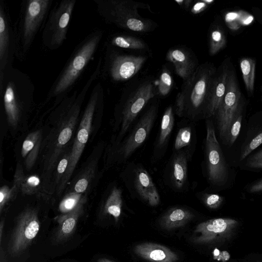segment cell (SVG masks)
<instances>
[{"label": "cell", "instance_id": "cell-1", "mask_svg": "<svg viewBox=\"0 0 262 262\" xmlns=\"http://www.w3.org/2000/svg\"><path fill=\"white\" fill-rule=\"evenodd\" d=\"M217 68L209 62L200 64L193 75L183 81L177 95L174 114L192 122L206 119L213 80Z\"/></svg>", "mask_w": 262, "mask_h": 262}, {"label": "cell", "instance_id": "cell-2", "mask_svg": "<svg viewBox=\"0 0 262 262\" xmlns=\"http://www.w3.org/2000/svg\"><path fill=\"white\" fill-rule=\"evenodd\" d=\"M157 95L156 84L151 77L134 81L125 88L115 107L114 129L117 133L112 138L110 149L120 143L133 127L139 113Z\"/></svg>", "mask_w": 262, "mask_h": 262}, {"label": "cell", "instance_id": "cell-3", "mask_svg": "<svg viewBox=\"0 0 262 262\" xmlns=\"http://www.w3.org/2000/svg\"><path fill=\"white\" fill-rule=\"evenodd\" d=\"M34 84L26 73L13 66L0 74V98L6 120L16 127L33 104Z\"/></svg>", "mask_w": 262, "mask_h": 262}, {"label": "cell", "instance_id": "cell-4", "mask_svg": "<svg viewBox=\"0 0 262 262\" xmlns=\"http://www.w3.org/2000/svg\"><path fill=\"white\" fill-rule=\"evenodd\" d=\"M101 30L89 33L75 48L49 89L45 103L54 101V107L68 96L97 51L103 36Z\"/></svg>", "mask_w": 262, "mask_h": 262}, {"label": "cell", "instance_id": "cell-5", "mask_svg": "<svg viewBox=\"0 0 262 262\" xmlns=\"http://www.w3.org/2000/svg\"><path fill=\"white\" fill-rule=\"evenodd\" d=\"M53 0H24L17 20L14 23L16 57L25 59L39 31L42 29L51 10Z\"/></svg>", "mask_w": 262, "mask_h": 262}, {"label": "cell", "instance_id": "cell-6", "mask_svg": "<svg viewBox=\"0 0 262 262\" xmlns=\"http://www.w3.org/2000/svg\"><path fill=\"white\" fill-rule=\"evenodd\" d=\"M100 17L106 23L125 30L139 33L153 31L157 26L153 20L143 17L138 12L149 6L132 0H93Z\"/></svg>", "mask_w": 262, "mask_h": 262}, {"label": "cell", "instance_id": "cell-7", "mask_svg": "<svg viewBox=\"0 0 262 262\" xmlns=\"http://www.w3.org/2000/svg\"><path fill=\"white\" fill-rule=\"evenodd\" d=\"M104 104V90L100 82L92 88L90 97L81 119L77 134L71 150L66 173L58 185L57 191L62 192L70 179L88 142L92 123L96 115L102 114Z\"/></svg>", "mask_w": 262, "mask_h": 262}, {"label": "cell", "instance_id": "cell-8", "mask_svg": "<svg viewBox=\"0 0 262 262\" xmlns=\"http://www.w3.org/2000/svg\"><path fill=\"white\" fill-rule=\"evenodd\" d=\"M156 97L124 139L116 146L110 149L108 163H125L141 146L148 137L154 125L159 111V101Z\"/></svg>", "mask_w": 262, "mask_h": 262}, {"label": "cell", "instance_id": "cell-9", "mask_svg": "<svg viewBox=\"0 0 262 262\" xmlns=\"http://www.w3.org/2000/svg\"><path fill=\"white\" fill-rule=\"evenodd\" d=\"M76 2V0H63L51 9L41 35L42 43L48 49H58L66 40Z\"/></svg>", "mask_w": 262, "mask_h": 262}, {"label": "cell", "instance_id": "cell-10", "mask_svg": "<svg viewBox=\"0 0 262 262\" xmlns=\"http://www.w3.org/2000/svg\"><path fill=\"white\" fill-rule=\"evenodd\" d=\"M245 99L235 70L230 68L225 96L214 116L220 137L227 141L231 125L235 117L243 113Z\"/></svg>", "mask_w": 262, "mask_h": 262}, {"label": "cell", "instance_id": "cell-11", "mask_svg": "<svg viewBox=\"0 0 262 262\" xmlns=\"http://www.w3.org/2000/svg\"><path fill=\"white\" fill-rule=\"evenodd\" d=\"M147 58L146 56L122 54L107 45L100 76L114 82L127 81L137 74Z\"/></svg>", "mask_w": 262, "mask_h": 262}, {"label": "cell", "instance_id": "cell-12", "mask_svg": "<svg viewBox=\"0 0 262 262\" xmlns=\"http://www.w3.org/2000/svg\"><path fill=\"white\" fill-rule=\"evenodd\" d=\"M130 195L151 207L160 203V195L149 173L141 163H130L121 173Z\"/></svg>", "mask_w": 262, "mask_h": 262}, {"label": "cell", "instance_id": "cell-13", "mask_svg": "<svg viewBox=\"0 0 262 262\" xmlns=\"http://www.w3.org/2000/svg\"><path fill=\"white\" fill-rule=\"evenodd\" d=\"M205 122L206 136L204 142V155L207 178L211 185L221 186L227 181V165L216 137L213 121L211 118H208Z\"/></svg>", "mask_w": 262, "mask_h": 262}, {"label": "cell", "instance_id": "cell-14", "mask_svg": "<svg viewBox=\"0 0 262 262\" xmlns=\"http://www.w3.org/2000/svg\"><path fill=\"white\" fill-rule=\"evenodd\" d=\"M40 227L37 211L27 208L18 216L9 244V251L16 255L30 245Z\"/></svg>", "mask_w": 262, "mask_h": 262}, {"label": "cell", "instance_id": "cell-15", "mask_svg": "<svg viewBox=\"0 0 262 262\" xmlns=\"http://www.w3.org/2000/svg\"><path fill=\"white\" fill-rule=\"evenodd\" d=\"M16 57V39L14 23L8 6L0 0V74L13 66Z\"/></svg>", "mask_w": 262, "mask_h": 262}, {"label": "cell", "instance_id": "cell-16", "mask_svg": "<svg viewBox=\"0 0 262 262\" xmlns=\"http://www.w3.org/2000/svg\"><path fill=\"white\" fill-rule=\"evenodd\" d=\"M192 157L184 150L174 151L166 165L165 180L174 191L182 192L188 187V164Z\"/></svg>", "mask_w": 262, "mask_h": 262}, {"label": "cell", "instance_id": "cell-17", "mask_svg": "<svg viewBox=\"0 0 262 262\" xmlns=\"http://www.w3.org/2000/svg\"><path fill=\"white\" fill-rule=\"evenodd\" d=\"M238 224L230 218H217L201 223L194 230L195 242L209 243L225 238L229 236Z\"/></svg>", "mask_w": 262, "mask_h": 262}, {"label": "cell", "instance_id": "cell-18", "mask_svg": "<svg viewBox=\"0 0 262 262\" xmlns=\"http://www.w3.org/2000/svg\"><path fill=\"white\" fill-rule=\"evenodd\" d=\"M166 59L172 64L176 74L183 81L189 79L199 66L194 54L189 49L181 47L169 49Z\"/></svg>", "mask_w": 262, "mask_h": 262}, {"label": "cell", "instance_id": "cell-19", "mask_svg": "<svg viewBox=\"0 0 262 262\" xmlns=\"http://www.w3.org/2000/svg\"><path fill=\"white\" fill-rule=\"evenodd\" d=\"M230 63V61L225 60L217 68L212 84L205 119L213 117L225 96L231 68Z\"/></svg>", "mask_w": 262, "mask_h": 262}, {"label": "cell", "instance_id": "cell-20", "mask_svg": "<svg viewBox=\"0 0 262 262\" xmlns=\"http://www.w3.org/2000/svg\"><path fill=\"white\" fill-rule=\"evenodd\" d=\"M174 112L172 105H169L163 114L158 136L156 138L152 159L160 160L164 156L168 147L174 124Z\"/></svg>", "mask_w": 262, "mask_h": 262}, {"label": "cell", "instance_id": "cell-21", "mask_svg": "<svg viewBox=\"0 0 262 262\" xmlns=\"http://www.w3.org/2000/svg\"><path fill=\"white\" fill-rule=\"evenodd\" d=\"M137 255L150 262H176L177 255L167 247L151 243H144L136 246Z\"/></svg>", "mask_w": 262, "mask_h": 262}, {"label": "cell", "instance_id": "cell-22", "mask_svg": "<svg viewBox=\"0 0 262 262\" xmlns=\"http://www.w3.org/2000/svg\"><path fill=\"white\" fill-rule=\"evenodd\" d=\"M178 130L172 151L184 150L192 156L196 144V134L193 122L187 119Z\"/></svg>", "mask_w": 262, "mask_h": 262}, {"label": "cell", "instance_id": "cell-23", "mask_svg": "<svg viewBox=\"0 0 262 262\" xmlns=\"http://www.w3.org/2000/svg\"><path fill=\"white\" fill-rule=\"evenodd\" d=\"M86 198L83 196L78 206L72 211L62 214L56 217V221L59 224L57 233V238L59 240L65 239L74 232L78 220L83 212L84 205Z\"/></svg>", "mask_w": 262, "mask_h": 262}, {"label": "cell", "instance_id": "cell-24", "mask_svg": "<svg viewBox=\"0 0 262 262\" xmlns=\"http://www.w3.org/2000/svg\"><path fill=\"white\" fill-rule=\"evenodd\" d=\"M194 216L193 213L187 208L173 207L162 215L161 222L163 227L172 229L184 225Z\"/></svg>", "mask_w": 262, "mask_h": 262}, {"label": "cell", "instance_id": "cell-25", "mask_svg": "<svg viewBox=\"0 0 262 262\" xmlns=\"http://www.w3.org/2000/svg\"><path fill=\"white\" fill-rule=\"evenodd\" d=\"M123 205V190L117 185L115 184L110 189L105 199L104 212L112 216L117 221L120 217Z\"/></svg>", "mask_w": 262, "mask_h": 262}, {"label": "cell", "instance_id": "cell-26", "mask_svg": "<svg viewBox=\"0 0 262 262\" xmlns=\"http://www.w3.org/2000/svg\"><path fill=\"white\" fill-rule=\"evenodd\" d=\"M227 43V35L224 28L214 22L208 32V51L213 56L224 49Z\"/></svg>", "mask_w": 262, "mask_h": 262}, {"label": "cell", "instance_id": "cell-27", "mask_svg": "<svg viewBox=\"0 0 262 262\" xmlns=\"http://www.w3.org/2000/svg\"><path fill=\"white\" fill-rule=\"evenodd\" d=\"M41 144V133L36 130L29 134L25 139L21 150L22 157L25 158L27 167L29 168L34 162Z\"/></svg>", "mask_w": 262, "mask_h": 262}, {"label": "cell", "instance_id": "cell-28", "mask_svg": "<svg viewBox=\"0 0 262 262\" xmlns=\"http://www.w3.org/2000/svg\"><path fill=\"white\" fill-rule=\"evenodd\" d=\"M107 45L124 49H148L147 43L143 40L135 36L124 34H115L112 36Z\"/></svg>", "mask_w": 262, "mask_h": 262}, {"label": "cell", "instance_id": "cell-29", "mask_svg": "<svg viewBox=\"0 0 262 262\" xmlns=\"http://www.w3.org/2000/svg\"><path fill=\"white\" fill-rule=\"evenodd\" d=\"M245 88L249 96L253 95L254 89L255 60L251 57L242 58L239 61Z\"/></svg>", "mask_w": 262, "mask_h": 262}, {"label": "cell", "instance_id": "cell-30", "mask_svg": "<svg viewBox=\"0 0 262 262\" xmlns=\"http://www.w3.org/2000/svg\"><path fill=\"white\" fill-rule=\"evenodd\" d=\"M174 84V81L170 71L163 67L160 74L156 85L158 95L165 97L170 92Z\"/></svg>", "mask_w": 262, "mask_h": 262}, {"label": "cell", "instance_id": "cell-31", "mask_svg": "<svg viewBox=\"0 0 262 262\" xmlns=\"http://www.w3.org/2000/svg\"><path fill=\"white\" fill-rule=\"evenodd\" d=\"M83 197L82 193L75 191L67 194L59 204V211L62 214L72 211L78 206Z\"/></svg>", "mask_w": 262, "mask_h": 262}, {"label": "cell", "instance_id": "cell-32", "mask_svg": "<svg viewBox=\"0 0 262 262\" xmlns=\"http://www.w3.org/2000/svg\"><path fill=\"white\" fill-rule=\"evenodd\" d=\"M40 183V179L37 176H24L20 189L24 194H33L38 190Z\"/></svg>", "mask_w": 262, "mask_h": 262}, {"label": "cell", "instance_id": "cell-33", "mask_svg": "<svg viewBox=\"0 0 262 262\" xmlns=\"http://www.w3.org/2000/svg\"><path fill=\"white\" fill-rule=\"evenodd\" d=\"M20 188V185L15 182L13 187L10 188L6 185L1 187L0 188V211L2 212L6 204L15 196L18 189Z\"/></svg>", "mask_w": 262, "mask_h": 262}, {"label": "cell", "instance_id": "cell-34", "mask_svg": "<svg viewBox=\"0 0 262 262\" xmlns=\"http://www.w3.org/2000/svg\"><path fill=\"white\" fill-rule=\"evenodd\" d=\"M197 195L206 206L212 209L219 208L224 201L223 197L217 194L199 192Z\"/></svg>", "mask_w": 262, "mask_h": 262}, {"label": "cell", "instance_id": "cell-35", "mask_svg": "<svg viewBox=\"0 0 262 262\" xmlns=\"http://www.w3.org/2000/svg\"><path fill=\"white\" fill-rule=\"evenodd\" d=\"M243 119L242 113L238 114L232 123L229 129L227 141L231 145L237 138L239 134Z\"/></svg>", "mask_w": 262, "mask_h": 262}, {"label": "cell", "instance_id": "cell-36", "mask_svg": "<svg viewBox=\"0 0 262 262\" xmlns=\"http://www.w3.org/2000/svg\"><path fill=\"white\" fill-rule=\"evenodd\" d=\"M262 144V131L257 134L245 147L241 155V160L244 159L252 151Z\"/></svg>", "mask_w": 262, "mask_h": 262}, {"label": "cell", "instance_id": "cell-37", "mask_svg": "<svg viewBox=\"0 0 262 262\" xmlns=\"http://www.w3.org/2000/svg\"><path fill=\"white\" fill-rule=\"evenodd\" d=\"M70 152L66 153L58 163L56 172V183H60L68 166Z\"/></svg>", "mask_w": 262, "mask_h": 262}, {"label": "cell", "instance_id": "cell-38", "mask_svg": "<svg viewBox=\"0 0 262 262\" xmlns=\"http://www.w3.org/2000/svg\"><path fill=\"white\" fill-rule=\"evenodd\" d=\"M225 21L231 30H237L242 26L239 20L238 12H229L225 15Z\"/></svg>", "mask_w": 262, "mask_h": 262}, {"label": "cell", "instance_id": "cell-39", "mask_svg": "<svg viewBox=\"0 0 262 262\" xmlns=\"http://www.w3.org/2000/svg\"><path fill=\"white\" fill-rule=\"evenodd\" d=\"M214 1L201 0L193 2L190 9V13L193 14H198L203 12Z\"/></svg>", "mask_w": 262, "mask_h": 262}, {"label": "cell", "instance_id": "cell-40", "mask_svg": "<svg viewBox=\"0 0 262 262\" xmlns=\"http://www.w3.org/2000/svg\"><path fill=\"white\" fill-rule=\"evenodd\" d=\"M247 166L252 168H262V149L252 155L247 160Z\"/></svg>", "mask_w": 262, "mask_h": 262}, {"label": "cell", "instance_id": "cell-41", "mask_svg": "<svg viewBox=\"0 0 262 262\" xmlns=\"http://www.w3.org/2000/svg\"><path fill=\"white\" fill-rule=\"evenodd\" d=\"M239 16V23L241 26L248 25L251 24L254 19L252 15L243 10L237 11Z\"/></svg>", "mask_w": 262, "mask_h": 262}, {"label": "cell", "instance_id": "cell-42", "mask_svg": "<svg viewBox=\"0 0 262 262\" xmlns=\"http://www.w3.org/2000/svg\"><path fill=\"white\" fill-rule=\"evenodd\" d=\"M174 1L182 8L184 9L186 11L190 10L192 3H193V0H175Z\"/></svg>", "mask_w": 262, "mask_h": 262}, {"label": "cell", "instance_id": "cell-43", "mask_svg": "<svg viewBox=\"0 0 262 262\" xmlns=\"http://www.w3.org/2000/svg\"><path fill=\"white\" fill-rule=\"evenodd\" d=\"M249 191L251 193L262 191V179L252 184L249 187Z\"/></svg>", "mask_w": 262, "mask_h": 262}, {"label": "cell", "instance_id": "cell-44", "mask_svg": "<svg viewBox=\"0 0 262 262\" xmlns=\"http://www.w3.org/2000/svg\"><path fill=\"white\" fill-rule=\"evenodd\" d=\"M252 11L257 20L262 25V11L258 8H253Z\"/></svg>", "mask_w": 262, "mask_h": 262}, {"label": "cell", "instance_id": "cell-45", "mask_svg": "<svg viewBox=\"0 0 262 262\" xmlns=\"http://www.w3.org/2000/svg\"><path fill=\"white\" fill-rule=\"evenodd\" d=\"M4 221H2L0 223V243H1V244L2 243L3 229L4 228Z\"/></svg>", "mask_w": 262, "mask_h": 262}, {"label": "cell", "instance_id": "cell-46", "mask_svg": "<svg viewBox=\"0 0 262 262\" xmlns=\"http://www.w3.org/2000/svg\"><path fill=\"white\" fill-rule=\"evenodd\" d=\"M97 262H114L111 260L105 258H100L98 260Z\"/></svg>", "mask_w": 262, "mask_h": 262}, {"label": "cell", "instance_id": "cell-47", "mask_svg": "<svg viewBox=\"0 0 262 262\" xmlns=\"http://www.w3.org/2000/svg\"><path fill=\"white\" fill-rule=\"evenodd\" d=\"M0 262H6L5 259L1 257Z\"/></svg>", "mask_w": 262, "mask_h": 262}]
</instances>
